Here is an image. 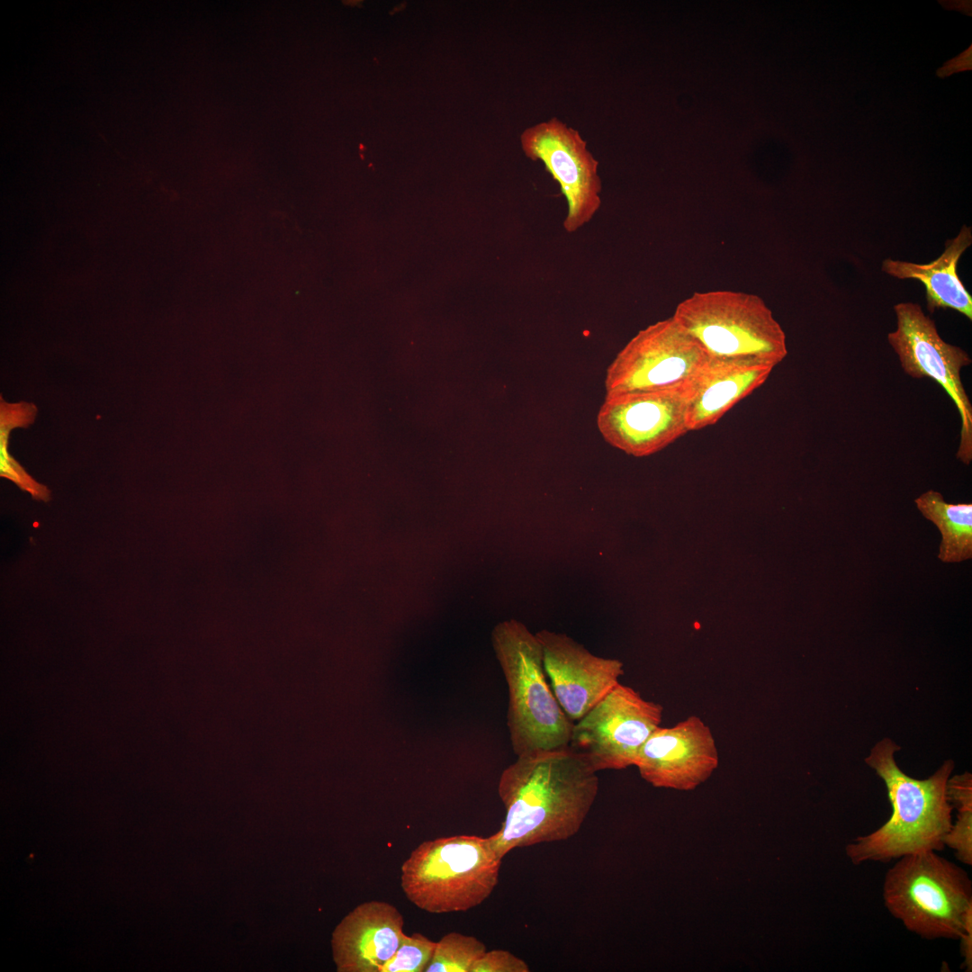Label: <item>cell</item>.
I'll list each match as a JSON object with an SVG mask.
<instances>
[{
  "instance_id": "obj_1",
  "label": "cell",
  "mask_w": 972,
  "mask_h": 972,
  "mask_svg": "<svg viewBox=\"0 0 972 972\" xmlns=\"http://www.w3.org/2000/svg\"><path fill=\"white\" fill-rule=\"evenodd\" d=\"M501 773L506 816L488 841L503 859L510 850L575 835L598 792V772L569 745L520 756Z\"/></svg>"
},
{
  "instance_id": "obj_2",
  "label": "cell",
  "mask_w": 972,
  "mask_h": 972,
  "mask_svg": "<svg viewBox=\"0 0 972 972\" xmlns=\"http://www.w3.org/2000/svg\"><path fill=\"white\" fill-rule=\"evenodd\" d=\"M899 747L885 739L871 751L866 762L884 781L892 814L872 832L845 846L850 862H888L922 851L944 849L943 839L952 824V806L947 782L954 769L946 761L926 779L907 776L897 766L894 753Z\"/></svg>"
},
{
  "instance_id": "obj_3",
  "label": "cell",
  "mask_w": 972,
  "mask_h": 972,
  "mask_svg": "<svg viewBox=\"0 0 972 972\" xmlns=\"http://www.w3.org/2000/svg\"><path fill=\"white\" fill-rule=\"evenodd\" d=\"M492 644L508 684V726L515 754L568 746L574 722L547 683L536 634L511 619L495 626Z\"/></svg>"
},
{
  "instance_id": "obj_4",
  "label": "cell",
  "mask_w": 972,
  "mask_h": 972,
  "mask_svg": "<svg viewBox=\"0 0 972 972\" xmlns=\"http://www.w3.org/2000/svg\"><path fill=\"white\" fill-rule=\"evenodd\" d=\"M501 861L488 838L454 835L428 840L401 865L400 886L408 900L425 912H466L491 895Z\"/></svg>"
},
{
  "instance_id": "obj_5",
  "label": "cell",
  "mask_w": 972,
  "mask_h": 972,
  "mask_svg": "<svg viewBox=\"0 0 972 972\" xmlns=\"http://www.w3.org/2000/svg\"><path fill=\"white\" fill-rule=\"evenodd\" d=\"M882 896L888 912L926 940H958L972 909L968 874L934 850L897 859L886 873Z\"/></svg>"
},
{
  "instance_id": "obj_6",
  "label": "cell",
  "mask_w": 972,
  "mask_h": 972,
  "mask_svg": "<svg viewBox=\"0 0 972 972\" xmlns=\"http://www.w3.org/2000/svg\"><path fill=\"white\" fill-rule=\"evenodd\" d=\"M708 356L776 366L788 355L786 335L764 301L733 291L694 292L672 315Z\"/></svg>"
},
{
  "instance_id": "obj_7",
  "label": "cell",
  "mask_w": 972,
  "mask_h": 972,
  "mask_svg": "<svg viewBox=\"0 0 972 972\" xmlns=\"http://www.w3.org/2000/svg\"><path fill=\"white\" fill-rule=\"evenodd\" d=\"M896 328L887 341L904 374L915 378H931L938 382L954 402L961 419L957 458L966 465L972 461V404L961 379V370L972 360L961 347L945 342L934 321L914 302L894 306Z\"/></svg>"
},
{
  "instance_id": "obj_8",
  "label": "cell",
  "mask_w": 972,
  "mask_h": 972,
  "mask_svg": "<svg viewBox=\"0 0 972 972\" xmlns=\"http://www.w3.org/2000/svg\"><path fill=\"white\" fill-rule=\"evenodd\" d=\"M662 712V705L619 682L574 723L569 746L597 772L634 766L639 750L660 726Z\"/></svg>"
},
{
  "instance_id": "obj_9",
  "label": "cell",
  "mask_w": 972,
  "mask_h": 972,
  "mask_svg": "<svg viewBox=\"0 0 972 972\" xmlns=\"http://www.w3.org/2000/svg\"><path fill=\"white\" fill-rule=\"evenodd\" d=\"M706 357L671 316L641 329L617 353L606 372V395L682 387Z\"/></svg>"
},
{
  "instance_id": "obj_10",
  "label": "cell",
  "mask_w": 972,
  "mask_h": 972,
  "mask_svg": "<svg viewBox=\"0 0 972 972\" xmlns=\"http://www.w3.org/2000/svg\"><path fill=\"white\" fill-rule=\"evenodd\" d=\"M520 145L525 156L543 162L558 183L568 207L564 230L574 232L590 222L600 207L602 184L598 161L580 132L553 117L525 129Z\"/></svg>"
},
{
  "instance_id": "obj_11",
  "label": "cell",
  "mask_w": 972,
  "mask_h": 972,
  "mask_svg": "<svg viewBox=\"0 0 972 972\" xmlns=\"http://www.w3.org/2000/svg\"><path fill=\"white\" fill-rule=\"evenodd\" d=\"M597 426L607 443L627 454L657 453L688 432L683 386L606 395Z\"/></svg>"
},
{
  "instance_id": "obj_12",
  "label": "cell",
  "mask_w": 972,
  "mask_h": 972,
  "mask_svg": "<svg viewBox=\"0 0 972 972\" xmlns=\"http://www.w3.org/2000/svg\"><path fill=\"white\" fill-rule=\"evenodd\" d=\"M710 728L696 716L670 727H657L634 760L641 777L656 788L692 790L718 766Z\"/></svg>"
},
{
  "instance_id": "obj_13",
  "label": "cell",
  "mask_w": 972,
  "mask_h": 972,
  "mask_svg": "<svg viewBox=\"0 0 972 972\" xmlns=\"http://www.w3.org/2000/svg\"><path fill=\"white\" fill-rule=\"evenodd\" d=\"M536 636L551 688L572 722L590 710L624 674L620 661L596 656L564 634L542 630Z\"/></svg>"
},
{
  "instance_id": "obj_14",
  "label": "cell",
  "mask_w": 972,
  "mask_h": 972,
  "mask_svg": "<svg viewBox=\"0 0 972 972\" xmlns=\"http://www.w3.org/2000/svg\"><path fill=\"white\" fill-rule=\"evenodd\" d=\"M404 919L397 907L372 900L357 905L332 933L338 972H380L397 951Z\"/></svg>"
},
{
  "instance_id": "obj_15",
  "label": "cell",
  "mask_w": 972,
  "mask_h": 972,
  "mask_svg": "<svg viewBox=\"0 0 972 972\" xmlns=\"http://www.w3.org/2000/svg\"><path fill=\"white\" fill-rule=\"evenodd\" d=\"M775 366L770 363L708 356L683 386L688 431L716 424L760 387Z\"/></svg>"
},
{
  "instance_id": "obj_16",
  "label": "cell",
  "mask_w": 972,
  "mask_h": 972,
  "mask_svg": "<svg viewBox=\"0 0 972 972\" xmlns=\"http://www.w3.org/2000/svg\"><path fill=\"white\" fill-rule=\"evenodd\" d=\"M972 244V230L963 225L958 235L945 242L941 255L928 264L886 258L882 262V271L897 279L920 281L926 292L927 309L954 310L972 320V296L957 274V266L963 253Z\"/></svg>"
},
{
  "instance_id": "obj_17",
  "label": "cell",
  "mask_w": 972,
  "mask_h": 972,
  "mask_svg": "<svg viewBox=\"0 0 972 972\" xmlns=\"http://www.w3.org/2000/svg\"><path fill=\"white\" fill-rule=\"evenodd\" d=\"M921 514L939 529L941 540L938 559L958 563L972 558V504L950 503L942 494L929 490L914 500Z\"/></svg>"
},
{
  "instance_id": "obj_18",
  "label": "cell",
  "mask_w": 972,
  "mask_h": 972,
  "mask_svg": "<svg viewBox=\"0 0 972 972\" xmlns=\"http://www.w3.org/2000/svg\"><path fill=\"white\" fill-rule=\"evenodd\" d=\"M28 424V417L21 409L11 405L0 409V476L30 493L32 499L48 502L50 500L48 487L35 481L8 452L11 431L27 428Z\"/></svg>"
},
{
  "instance_id": "obj_19",
  "label": "cell",
  "mask_w": 972,
  "mask_h": 972,
  "mask_svg": "<svg viewBox=\"0 0 972 972\" xmlns=\"http://www.w3.org/2000/svg\"><path fill=\"white\" fill-rule=\"evenodd\" d=\"M486 951L477 938L452 932L437 942L425 972H470L473 963Z\"/></svg>"
},
{
  "instance_id": "obj_20",
  "label": "cell",
  "mask_w": 972,
  "mask_h": 972,
  "mask_svg": "<svg viewBox=\"0 0 972 972\" xmlns=\"http://www.w3.org/2000/svg\"><path fill=\"white\" fill-rule=\"evenodd\" d=\"M436 942L419 932L400 937L399 948L380 972H425L436 950Z\"/></svg>"
},
{
  "instance_id": "obj_21",
  "label": "cell",
  "mask_w": 972,
  "mask_h": 972,
  "mask_svg": "<svg viewBox=\"0 0 972 972\" xmlns=\"http://www.w3.org/2000/svg\"><path fill=\"white\" fill-rule=\"evenodd\" d=\"M943 843L955 851L960 862L972 865V810L958 812L957 819L944 836Z\"/></svg>"
},
{
  "instance_id": "obj_22",
  "label": "cell",
  "mask_w": 972,
  "mask_h": 972,
  "mask_svg": "<svg viewBox=\"0 0 972 972\" xmlns=\"http://www.w3.org/2000/svg\"><path fill=\"white\" fill-rule=\"evenodd\" d=\"M529 966L522 958L504 950L485 951L472 966L470 972H528Z\"/></svg>"
},
{
  "instance_id": "obj_23",
  "label": "cell",
  "mask_w": 972,
  "mask_h": 972,
  "mask_svg": "<svg viewBox=\"0 0 972 972\" xmlns=\"http://www.w3.org/2000/svg\"><path fill=\"white\" fill-rule=\"evenodd\" d=\"M947 796L950 803H954L958 811L972 810V779L970 773L949 778Z\"/></svg>"
},
{
  "instance_id": "obj_24",
  "label": "cell",
  "mask_w": 972,
  "mask_h": 972,
  "mask_svg": "<svg viewBox=\"0 0 972 972\" xmlns=\"http://www.w3.org/2000/svg\"><path fill=\"white\" fill-rule=\"evenodd\" d=\"M958 940L960 941V955L964 959L963 967L966 971L970 972L972 970V909L967 914Z\"/></svg>"
}]
</instances>
